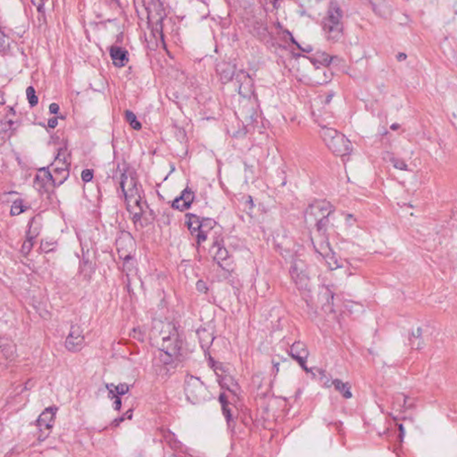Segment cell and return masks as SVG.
<instances>
[{
	"label": "cell",
	"instance_id": "27",
	"mask_svg": "<svg viewBox=\"0 0 457 457\" xmlns=\"http://www.w3.org/2000/svg\"><path fill=\"white\" fill-rule=\"evenodd\" d=\"M82 178L85 183H89L93 178V171L92 170H85L82 174Z\"/></svg>",
	"mask_w": 457,
	"mask_h": 457
},
{
	"label": "cell",
	"instance_id": "15",
	"mask_svg": "<svg viewBox=\"0 0 457 457\" xmlns=\"http://www.w3.org/2000/svg\"><path fill=\"white\" fill-rule=\"evenodd\" d=\"M197 335H198V338H199V341H200L202 347L205 349H207L212 345L213 339L215 337L214 336V327H212L211 324L204 325L198 329Z\"/></svg>",
	"mask_w": 457,
	"mask_h": 457
},
{
	"label": "cell",
	"instance_id": "22",
	"mask_svg": "<svg viewBox=\"0 0 457 457\" xmlns=\"http://www.w3.org/2000/svg\"><path fill=\"white\" fill-rule=\"evenodd\" d=\"M28 206L24 205L22 200H17L14 203V205L11 208V215L12 216H16V215H21L23 212L27 210Z\"/></svg>",
	"mask_w": 457,
	"mask_h": 457
},
{
	"label": "cell",
	"instance_id": "17",
	"mask_svg": "<svg viewBox=\"0 0 457 457\" xmlns=\"http://www.w3.org/2000/svg\"><path fill=\"white\" fill-rule=\"evenodd\" d=\"M215 260L224 269L228 271L232 270L233 260L231 256H229L228 251L224 247L219 248L217 253L215 254Z\"/></svg>",
	"mask_w": 457,
	"mask_h": 457
},
{
	"label": "cell",
	"instance_id": "20",
	"mask_svg": "<svg viewBox=\"0 0 457 457\" xmlns=\"http://www.w3.org/2000/svg\"><path fill=\"white\" fill-rule=\"evenodd\" d=\"M252 91H253L252 81L247 76V78L241 82L239 85V93L244 97H249L251 96Z\"/></svg>",
	"mask_w": 457,
	"mask_h": 457
},
{
	"label": "cell",
	"instance_id": "1",
	"mask_svg": "<svg viewBox=\"0 0 457 457\" xmlns=\"http://www.w3.org/2000/svg\"><path fill=\"white\" fill-rule=\"evenodd\" d=\"M333 211V206L329 202L317 200L308 206L305 218L316 251L324 258L331 269H336L338 267V259L329 245L327 235L328 219Z\"/></svg>",
	"mask_w": 457,
	"mask_h": 457
},
{
	"label": "cell",
	"instance_id": "19",
	"mask_svg": "<svg viewBox=\"0 0 457 457\" xmlns=\"http://www.w3.org/2000/svg\"><path fill=\"white\" fill-rule=\"evenodd\" d=\"M310 371H311L312 374L314 375V377L317 379L318 383L321 385L322 387L329 388V386L333 383V381L331 380L329 375L327 374L323 370L316 368V369H312Z\"/></svg>",
	"mask_w": 457,
	"mask_h": 457
},
{
	"label": "cell",
	"instance_id": "26",
	"mask_svg": "<svg viewBox=\"0 0 457 457\" xmlns=\"http://www.w3.org/2000/svg\"><path fill=\"white\" fill-rule=\"evenodd\" d=\"M111 390H112V391H115L116 394H118V395H125V394L127 393L129 391L128 385L119 384L118 386L114 387L113 389H111Z\"/></svg>",
	"mask_w": 457,
	"mask_h": 457
},
{
	"label": "cell",
	"instance_id": "10",
	"mask_svg": "<svg viewBox=\"0 0 457 457\" xmlns=\"http://www.w3.org/2000/svg\"><path fill=\"white\" fill-rule=\"evenodd\" d=\"M116 246L121 258L125 261L133 259L136 250V244L131 234L128 232L120 233L117 238Z\"/></svg>",
	"mask_w": 457,
	"mask_h": 457
},
{
	"label": "cell",
	"instance_id": "29",
	"mask_svg": "<svg viewBox=\"0 0 457 457\" xmlns=\"http://www.w3.org/2000/svg\"><path fill=\"white\" fill-rule=\"evenodd\" d=\"M197 288L199 292L206 293V291H207V287H206V284L204 283L203 281H198V282H197Z\"/></svg>",
	"mask_w": 457,
	"mask_h": 457
},
{
	"label": "cell",
	"instance_id": "21",
	"mask_svg": "<svg viewBox=\"0 0 457 457\" xmlns=\"http://www.w3.org/2000/svg\"><path fill=\"white\" fill-rule=\"evenodd\" d=\"M333 384L337 390L339 391V393L342 394L345 398H350L352 397V394L350 392V389L348 385L343 383L342 381L338 380V379L333 380Z\"/></svg>",
	"mask_w": 457,
	"mask_h": 457
},
{
	"label": "cell",
	"instance_id": "25",
	"mask_svg": "<svg viewBox=\"0 0 457 457\" xmlns=\"http://www.w3.org/2000/svg\"><path fill=\"white\" fill-rule=\"evenodd\" d=\"M26 94H27L28 100H29V103L31 104V105L32 106L36 105L38 104V97H37L34 89L32 87L28 88Z\"/></svg>",
	"mask_w": 457,
	"mask_h": 457
},
{
	"label": "cell",
	"instance_id": "3",
	"mask_svg": "<svg viewBox=\"0 0 457 457\" xmlns=\"http://www.w3.org/2000/svg\"><path fill=\"white\" fill-rule=\"evenodd\" d=\"M121 187L123 188L126 206L131 216L134 221L141 218L142 202L137 191L136 183L127 172H124L121 179Z\"/></svg>",
	"mask_w": 457,
	"mask_h": 457
},
{
	"label": "cell",
	"instance_id": "18",
	"mask_svg": "<svg viewBox=\"0 0 457 457\" xmlns=\"http://www.w3.org/2000/svg\"><path fill=\"white\" fill-rule=\"evenodd\" d=\"M291 355L292 357L297 359V361L300 362L301 364H306L307 363V357H308V350L307 347L302 342H296L292 347H291Z\"/></svg>",
	"mask_w": 457,
	"mask_h": 457
},
{
	"label": "cell",
	"instance_id": "11",
	"mask_svg": "<svg viewBox=\"0 0 457 457\" xmlns=\"http://www.w3.org/2000/svg\"><path fill=\"white\" fill-rule=\"evenodd\" d=\"M85 346V338L81 327L73 324L70 330L68 337L65 341V347L69 351L73 353L80 352Z\"/></svg>",
	"mask_w": 457,
	"mask_h": 457
},
{
	"label": "cell",
	"instance_id": "31",
	"mask_svg": "<svg viewBox=\"0 0 457 457\" xmlns=\"http://www.w3.org/2000/svg\"><path fill=\"white\" fill-rule=\"evenodd\" d=\"M114 408L115 410H119L120 407H121V401L118 398H114Z\"/></svg>",
	"mask_w": 457,
	"mask_h": 457
},
{
	"label": "cell",
	"instance_id": "24",
	"mask_svg": "<svg viewBox=\"0 0 457 457\" xmlns=\"http://www.w3.org/2000/svg\"><path fill=\"white\" fill-rule=\"evenodd\" d=\"M126 116H127V119H128V122L130 123V124L132 125V127L135 130H140L141 129V125L139 124V122L137 121V117L136 115L132 113L131 111H127L126 112Z\"/></svg>",
	"mask_w": 457,
	"mask_h": 457
},
{
	"label": "cell",
	"instance_id": "5",
	"mask_svg": "<svg viewBox=\"0 0 457 457\" xmlns=\"http://www.w3.org/2000/svg\"><path fill=\"white\" fill-rule=\"evenodd\" d=\"M342 10L337 2L329 4L328 13L324 19V31L331 40H337L342 32Z\"/></svg>",
	"mask_w": 457,
	"mask_h": 457
},
{
	"label": "cell",
	"instance_id": "6",
	"mask_svg": "<svg viewBox=\"0 0 457 457\" xmlns=\"http://www.w3.org/2000/svg\"><path fill=\"white\" fill-rule=\"evenodd\" d=\"M185 223L190 233L199 241L206 240L208 232L216 225L214 220L201 218L194 215H187Z\"/></svg>",
	"mask_w": 457,
	"mask_h": 457
},
{
	"label": "cell",
	"instance_id": "30",
	"mask_svg": "<svg viewBox=\"0 0 457 457\" xmlns=\"http://www.w3.org/2000/svg\"><path fill=\"white\" fill-rule=\"evenodd\" d=\"M49 110H50L51 113L52 114H57L58 111H59V106L56 105V104H52L49 107Z\"/></svg>",
	"mask_w": 457,
	"mask_h": 457
},
{
	"label": "cell",
	"instance_id": "23",
	"mask_svg": "<svg viewBox=\"0 0 457 457\" xmlns=\"http://www.w3.org/2000/svg\"><path fill=\"white\" fill-rule=\"evenodd\" d=\"M234 74V67L231 65H226L225 69L222 70V80L224 83H228L230 79L232 78Z\"/></svg>",
	"mask_w": 457,
	"mask_h": 457
},
{
	"label": "cell",
	"instance_id": "13",
	"mask_svg": "<svg viewBox=\"0 0 457 457\" xmlns=\"http://www.w3.org/2000/svg\"><path fill=\"white\" fill-rule=\"evenodd\" d=\"M41 228H42V219L40 217H37V218L35 217L33 220V222H32V225H31V228L28 231V237L26 238V241L23 244V253L27 254V253L31 251L33 240L39 235V232L41 231Z\"/></svg>",
	"mask_w": 457,
	"mask_h": 457
},
{
	"label": "cell",
	"instance_id": "4",
	"mask_svg": "<svg viewBox=\"0 0 457 457\" xmlns=\"http://www.w3.org/2000/svg\"><path fill=\"white\" fill-rule=\"evenodd\" d=\"M320 136L329 150L337 156H347L353 150L352 143L343 133L332 128L320 130Z\"/></svg>",
	"mask_w": 457,
	"mask_h": 457
},
{
	"label": "cell",
	"instance_id": "8",
	"mask_svg": "<svg viewBox=\"0 0 457 457\" xmlns=\"http://www.w3.org/2000/svg\"><path fill=\"white\" fill-rule=\"evenodd\" d=\"M185 392L187 399L194 404L206 402L212 398L205 385L192 376H188L186 379Z\"/></svg>",
	"mask_w": 457,
	"mask_h": 457
},
{
	"label": "cell",
	"instance_id": "28",
	"mask_svg": "<svg viewBox=\"0 0 457 457\" xmlns=\"http://www.w3.org/2000/svg\"><path fill=\"white\" fill-rule=\"evenodd\" d=\"M391 163L397 169L403 170V171L407 170V165L405 163H403L402 161L398 160V159H392Z\"/></svg>",
	"mask_w": 457,
	"mask_h": 457
},
{
	"label": "cell",
	"instance_id": "32",
	"mask_svg": "<svg viewBox=\"0 0 457 457\" xmlns=\"http://www.w3.org/2000/svg\"><path fill=\"white\" fill-rule=\"evenodd\" d=\"M57 124H58V122H57V119H55V118H52V119L49 120V122H48V125H49V127H51V128H55V126L57 125Z\"/></svg>",
	"mask_w": 457,
	"mask_h": 457
},
{
	"label": "cell",
	"instance_id": "2",
	"mask_svg": "<svg viewBox=\"0 0 457 457\" xmlns=\"http://www.w3.org/2000/svg\"><path fill=\"white\" fill-rule=\"evenodd\" d=\"M150 341L155 348L170 357L176 356L181 348L178 330L172 321L166 319H156L153 321Z\"/></svg>",
	"mask_w": 457,
	"mask_h": 457
},
{
	"label": "cell",
	"instance_id": "7",
	"mask_svg": "<svg viewBox=\"0 0 457 457\" xmlns=\"http://www.w3.org/2000/svg\"><path fill=\"white\" fill-rule=\"evenodd\" d=\"M70 161L66 151H60L55 160L48 167V172L55 186H60L68 179Z\"/></svg>",
	"mask_w": 457,
	"mask_h": 457
},
{
	"label": "cell",
	"instance_id": "9",
	"mask_svg": "<svg viewBox=\"0 0 457 457\" xmlns=\"http://www.w3.org/2000/svg\"><path fill=\"white\" fill-rule=\"evenodd\" d=\"M57 409L56 407H52L46 408L42 412L37 421V426L40 430V439L44 440L49 435L55 422V414Z\"/></svg>",
	"mask_w": 457,
	"mask_h": 457
},
{
	"label": "cell",
	"instance_id": "12",
	"mask_svg": "<svg viewBox=\"0 0 457 457\" xmlns=\"http://www.w3.org/2000/svg\"><path fill=\"white\" fill-rule=\"evenodd\" d=\"M193 200H194V193L190 188H186L181 193L179 196L172 204L173 208L175 210L183 212L186 211L192 205Z\"/></svg>",
	"mask_w": 457,
	"mask_h": 457
},
{
	"label": "cell",
	"instance_id": "14",
	"mask_svg": "<svg viewBox=\"0 0 457 457\" xmlns=\"http://www.w3.org/2000/svg\"><path fill=\"white\" fill-rule=\"evenodd\" d=\"M110 57L116 67H123L128 64L129 53L121 46H113L110 50Z\"/></svg>",
	"mask_w": 457,
	"mask_h": 457
},
{
	"label": "cell",
	"instance_id": "16",
	"mask_svg": "<svg viewBox=\"0 0 457 457\" xmlns=\"http://www.w3.org/2000/svg\"><path fill=\"white\" fill-rule=\"evenodd\" d=\"M36 183L41 188L49 190L52 187H55L53 179L51 177L48 169L43 168L40 170L37 174Z\"/></svg>",
	"mask_w": 457,
	"mask_h": 457
}]
</instances>
